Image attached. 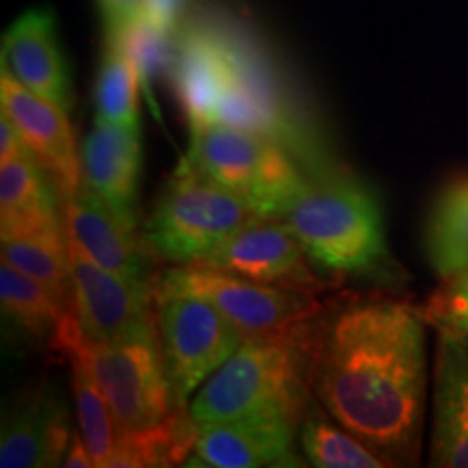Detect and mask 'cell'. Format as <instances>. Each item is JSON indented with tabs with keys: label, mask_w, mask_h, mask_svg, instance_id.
<instances>
[{
	"label": "cell",
	"mask_w": 468,
	"mask_h": 468,
	"mask_svg": "<svg viewBox=\"0 0 468 468\" xmlns=\"http://www.w3.org/2000/svg\"><path fill=\"white\" fill-rule=\"evenodd\" d=\"M144 0H98L107 35H117L142 14Z\"/></svg>",
	"instance_id": "f1b7e54d"
},
{
	"label": "cell",
	"mask_w": 468,
	"mask_h": 468,
	"mask_svg": "<svg viewBox=\"0 0 468 468\" xmlns=\"http://www.w3.org/2000/svg\"><path fill=\"white\" fill-rule=\"evenodd\" d=\"M186 3L189 0H144L139 17H144L156 28H163V31L178 33L180 17L185 14Z\"/></svg>",
	"instance_id": "83f0119b"
},
{
	"label": "cell",
	"mask_w": 468,
	"mask_h": 468,
	"mask_svg": "<svg viewBox=\"0 0 468 468\" xmlns=\"http://www.w3.org/2000/svg\"><path fill=\"white\" fill-rule=\"evenodd\" d=\"M61 466H66V468H93L96 466L90 455V449H87L83 436H79V431H74L72 434V441H69V444H68V452H66V455H63Z\"/></svg>",
	"instance_id": "4dcf8cb0"
},
{
	"label": "cell",
	"mask_w": 468,
	"mask_h": 468,
	"mask_svg": "<svg viewBox=\"0 0 468 468\" xmlns=\"http://www.w3.org/2000/svg\"><path fill=\"white\" fill-rule=\"evenodd\" d=\"M44 172L42 163L33 154L0 163V234L3 237L66 230Z\"/></svg>",
	"instance_id": "d6986e66"
},
{
	"label": "cell",
	"mask_w": 468,
	"mask_h": 468,
	"mask_svg": "<svg viewBox=\"0 0 468 468\" xmlns=\"http://www.w3.org/2000/svg\"><path fill=\"white\" fill-rule=\"evenodd\" d=\"M0 303L3 317L11 325L33 341L48 343L50 347L72 314V308L58 300L55 292L7 261L0 262Z\"/></svg>",
	"instance_id": "ffe728a7"
},
{
	"label": "cell",
	"mask_w": 468,
	"mask_h": 468,
	"mask_svg": "<svg viewBox=\"0 0 468 468\" xmlns=\"http://www.w3.org/2000/svg\"><path fill=\"white\" fill-rule=\"evenodd\" d=\"M83 185L107 204L122 226L134 232L139 218V183H142L144 154L142 131L93 122L85 137Z\"/></svg>",
	"instance_id": "5bb4252c"
},
{
	"label": "cell",
	"mask_w": 468,
	"mask_h": 468,
	"mask_svg": "<svg viewBox=\"0 0 468 468\" xmlns=\"http://www.w3.org/2000/svg\"><path fill=\"white\" fill-rule=\"evenodd\" d=\"M193 265L215 267L254 282L286 289L317 292L324 286V280L313 271L314 262L308 259L295 234L284 221L273 218L254 219Z\"/></svg>",
	"instance_id": "8fae6325"
},
{
	"label": "cell",
	"mask_w": 468,
	"mask_h": 468,
	"mask_svg": "<svg viewBox=\"0 0 468 468\" xmlns=\"http://www.w3.org/2000/svg\"><path fill=\"white\" fill-rule=\"evenodd\" d=\"M425 314L386 297L324 303L297 336L310 393L388 466L419 453L427 386Z\"/></svg>",
	"instance_id": "6da1fadb"
},
{
	"label": "cell",
	"mask_w": 468,
	"mask_h": 468,
	"mask_svg": "<svg viewBox=\"0 0 468 468\" xmlns=\"http://www.w3.org/2000/svg\"><path fill=\"white\" fill-rule=\"evenodd\" d=\"M230 76L224 28L218 22L189 25L178 33L172 63L174 90L189 126L215 124Z\"/></svg>",
	"instance_id": "9a60e30c"
},
{
	"label": "cell",
	"mask_w": 468,
	"mask_h": 468,
	"mask_svg": "<svg viewBox=\"0 0 468 468\" xmlns=\"http://www.w3.org/2000/svg\"><path fill=\"white\" fill-rule=\"evenodd\" d=\"M156 336L174 399L185 406L243 345L241 332L208 300L193 292L152 289Z\"/></svg>",
	"instance_id": "ba28073f"
},
{
	"label": "cell",
	"mask_w": 468,
	"mask_h": 468,
	"mask_svg": "<svg viewBox=\"0 0 468 468\" xmlns=\"http://www.w3.org/2000/svg\"><path fill=\"white\" fill-rule=\"evenodd\" d=\"M430 466L468 468V338L438 330Z\"/></svg>",
	"instance_id": "e0dca14e"
},
{
	"label": "cell",
	"mask_w": 468,
	"mask_h": 468,
	"mask_svg": "<svg viewBox=\"0 0 468 468\" xmlns=\"http://www.w3.org/2000/svg\"><path fill=\"white\" fill-rule=\"evenodd\" d=\"M186 159L262 218L278 219L308 185L295 156L276 139L228 124L191 128Z\"/></svg>",
	"instance_id": "5b68a950"
},
{
	"label": "cell",
	"mask_w": 468,
	"mask_h": 468,
	"mask_svg": "<svg viewBox=\"0 0 468 468\" xmlns=\"http://www.w3.org/2000/svg\"><path fill=\"white\" fill-rule=\"evenodd\" d=\"M107 39H113L115 44L122 46V50L137 68L144 91L152 93V80L174 63L178 33L163 31V28L145 22L144 17H137L122 33L107 35Z\"/></svg>",
	"instance_id": "484cf974"
},
{
	"label": "cell",
	"mask_w": 468,
	"mask_h": 468,
	"mask_svg": "<svg viewBox=\"0 0 468 468\" xmlns=\"http://www.w3.org/2000/svg\"><path fill=\"white\" fill-rule=\"evenodd\" d=\"M308 397L297 343L243 341L202 384L189 414L196 427H202L262 410H303Z\"/></svg>",
	"instance_id": "52a82bcc"
},
{
	"label": "cell",
	"mask_w": 468,
	"mask_h": 468,
	"mask_svg": "<svg viewBox=\"0 0 468 468\" xmlns=\"http://www.w3.org/2000/svg\"><path fill=\"white\" fill-rule=\"evenodd\" d=\"M3 261L42 282L72 308V269L66 230L3 237Z\"/></svg>",
	"instance_id": "603a6c76"
},
{
	"label": "cell",
	"mask_w": 468,
	"mask_h": 468,
	"mask_svg": "<svg viewBox=\"0 0 468 468\" xmlns=\"http://www.w3.org/2000/svg\"><path fill=\"white\" fill-rule=\"evenodd\" d=\"M72 313L80 335L96 343L156 336L152 284L122 278L93 262L68 239Z\"/></svg>",
	"instance_id": "9c48e42d"
},
{
	"label": "cell",
	"mask_w": 468,
	"mask_h": 468,
	"mask_svg": "<svg viewBox=\"0 0 468 468\" xmlns=\"http://www.w3.org/2000/svg\"><path fill=\"white\" fill-rule=\"evenodd\" d=\"M27 154H33V152L28 150L20 128H17L16 122L3 111V113H0V163Z\"/></svg>",
	"instance_id": "f546056e"
},
{
	"label": "cell",
	"mask_w": 468,
	"mask_h": 468,
	"mask_svg": "<svg viewBox=\"0 0 468 468\" xmlns=\"http://www.w3.org/2000/svg\"><path fill=\"white\" fill-rule=\"evenodd\" d=\"M303 458L317 468H384L388 466L367 444L343 430L310 393L300 420Z\"/></svg>",
	"instance_id": "7402d4cb"
},
{
	"label": "cell",
	"mask_w": 468,
	"mask_h": 468,
	"mask_svg": "<svg viewBox=\"0 0 468 468\" xmlns=\"http://www.w3.org/2000/svg\"><path fill=\"white\" fill-rule=\"evenodd\" d=\"M3 68L28 90L58 107H72V85L57 39L55 16L48 9L25 11L3 42Z\"/></svg>",
	"instance_id": "ac0fdd59"
},
{
	"label": "cell",
	"mask_w": 468,
	"mask_h": 468,
	"mask_svg": "<svg viewBox=\"0 0 468 468\" xmlns=\"http://www.w3.org/2000/svg\"><path fill=\"white\" fill-rule=\"evenodd\" d=\"M69 365H72V390L80 436L90 449L93 464L98 468H117L122 453V431L113 412L85 367L76 360H69Z\"/></svg>",
	"instance_id": "d4e9b609"
},
{
	"label": "cell",
	"mask_w": 468,
	"mask_h": 468,
	"mask_svg": "<svg viewBox=\"0 0 468 468\" xmlns=\"http://www.w3.org/2000/svg\"><path fill=\"white\" fill-rule=\"evenodd\" d=\"M152 289L193 292L218 306L243 341H291L324 308L314 291L261 284L207 265H174L156 273Z\"/></svg>",
	"instance_id": "8992f818"
},
{
	"label": "cell",
	"mask_w": 468,
	"mask_h": 468,
	"mask_svg": "<svg viewBox=\"0 0 468 468\" xmlns=\"http://www.w3.org/2000/svg\"><path fill=\"white\" fill-rule=\"evenodd\" d=\"M139 79L137 68L120 44L107 39L101 72L96 80V117L113 126L142 131L139 117Z\"/></svg>",
	"instance_id": "cb8c5ba5"
},
{
	"label": "cell",
	"mask_w": 468,
	"mask_h": 468,
	"mask_svg": "<svg viewBox=\"0 0 468 468\" xmlns=\"http://www.w3.org/2000/svg\"><path fill=\"white\" fill-rule=\"evenodd\" d=\"M52 349L80 362L107 399L122 431L117 468L185 464L197 427L189 410L174 399L159 336L122 343L87 341L72 313Z\"/></svg>",
	"instance_id": "7a4b0ae2"
},
{
	"label": "cell",
	"mask_w": 468,
	"mask_h": 468,
	"mask_svg": "<svg viewBox=\"0 0 468 468\" xmlns=\"http://www.w3.org/2000/svg\"><path fill=\"white\" fill-rule=\"evenodd\" d=\"M308 259L325 271L379 276L390 271L382 208L368 186L341 172L319 176L278 218Z\"/></svg>",
	"instance_id": "3957f363"
},
{
	"label": "cell",
	"mask_w": 468,
	"mask_h": 468,
	"mask_svg": "<svg viewBox=\"0 0 468 468\" xmlns=\"http://www.w3.org/2000/svg\"><path fill=\"white\" fill-rule=\"evenodd\" d=\"M427 324L436 330L453 332L468 338V269L444 278L423 310Z\"/></svg>",
	"instance_id": "4316f807"
},
{
	"label": "cell",
	"mask_w": 468,
	"mask_h": 468,
	"mask_svg": "<svg viewBox=\"0 0 468 468\" xmlns=\"http://www.w3.org/2000/svg\"><path fill=\"white\" fill-rule=\"evenodd\" d=\"M63 226L69 241L93 262L122 278L152 284L150 251L134 241V234L90 186L80 185L79 191L63 197Z\"/></svg>",
	"instance_id": "2e32d148"
},
{
	"label": "cell",
	"mask_w": 468,
	"mask_h": 468,
	"mask_svg": "<svg viewBox=\"0 0 468 468\" xmlns=\"http://www.w3.org/2000/svg\"><path fill=\"white\" fill-rule=\"evenodd\" d=\"M72 441L66 401L48 382L25 388L5 414L0 431V466H61Z\"/></svg>",
	"instance_id": "4fadbf2b"
},
{
	"label": "cell",
	"mask_w": 468,
	"mask_h": 468,
	"mask_svg": "<svg viewBox=\"0 0 468 468\" xmlns=\"http://www.w3.org/2000/svg\"><path fill=\"white\" fill-rule=\"evenodd\" d=\"M259 218L243 200L204 178L185 156L145 219L142 243L163 262L193 265Z\"/></svg>",
	"instance_id": "277c9868"
},
{
	"label": "cell",
	"mask_w": 468,
	"mask_h": 468,
	"mask_svg": "<svg viewBox=\"0 0 468 468\" xmlns=\"http://www.w3.org/2000/svg\"><path fill=\"white\" fill-rule=\"evenodd\" d=\"M303 410L276 408L197 427L185 466L261 468L303 466L295 453Z\"/></svg>",
	"instance_id": "30bf717a"
},
{
	"label": "cell",
	"mask_w": 468,
	"mask_h": 468,
	"mask_svg": "<svg viewBox=\"0 0 468 468\" xmlns=\"http://www.w3.org/2000/svg\"><path fill=\"white\" fill-rule=\"evenodd\" d=\"M0 104L20 128L28 150L42 163L58 193L66 197L79 191L83 185V156L79 154L68 111L28 90L7 68L0 76Z\"/></svg>",
	"instance_id": "7c38bea8"
},
{
	"label": "cell",
	"mask_w": 468,
	"mask_h": 468,
	"mask_svg": "<svg viewBox=\"0 0 468 468\" xmlns=\"http://www.w3.org/2000/svg\"><path fill=\"white\" fill-rule=\"evenodd\" d=\"M425 254L442 280L468 269V176L442 186L425 226Z\"/></svg>",
	"instance_id": "44dd1931"
}]
</instances>
